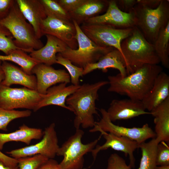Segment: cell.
I'll use <instances>...</instances> for the list:
<instances>
[{
	"label": "cell",
	"mask_w": 169,
	"mask_h": 169,
	"mask_svg": "<svg viewBox=\"0 0 169 169\" xmlns=\"http://www.w3.org/2000/svg\"><path fill=\"white\" fill-rule=\"evenodd\" d=\"M163 69L158 64H145L132 73L122 76L119 73L108 76L107 90L129 99L141 101L151 88Z\"/></svg>",
	"instance_id": "obj_1"
},
{
	"label": "cell",
	"mask_w": 169,
	"mask_h": 169,
	"mask_svg": "<svg viewBox=\"0 0 169 169\" xmlns=\"http://www.w3.org/2000/svg\"><path fill=\"white\" fill-rule=\"evenodd\" d=\"M108 81H100L94 83H84L67 98L66 104L74 112V125L76 129L93 128L95 121L94 115H98L95 105L99 90L108 84Z\"/></svg>",
	"instance_id": "obj_2"
},
{
	"label": "cell",
	"mask_w": 169,
	"mask_h": 169,
	"mask_svg": "<svg viewBox=\"0 0 169 169\" xmlns=\"http://www.w3.org/2000/svg\"><path fill=\"white\" fill-rule=\"evenodd\" d=\"M121 48L127 75L145 64H158L160 63L153 44L146 39L136 26L131 34L122 41Z\"/></svg>",
	"instance_id": "obj_3"
},
{
	"label": "cell",
	"mask_w": 169,
	"mask_h": 169,
	"mask_svg": "<svg viewBox=\"0 0 169 169\" xmlns=\"http://www.w3.org/2000/svg\"><path fill=\"white\" fill-rule=\"evenodd\" d=\"M0 24L11 33L16 46L26 53H30L44 46L37 37L32 26L23 15L16 0L8 15L0 20Z\"/></svg>",
	"instance_id": "obj_4"
},
{
	"label": "cell",
	"mask_w": 169,
	"mask_h": 169,
	"mask_svg": "<svg viewBox=\"0 0 169 169\" xmlns=\"http://www.w3.org/2000/svg\"><path fill=\"white\" fill-rule=\"evenodd\" d=\"M136 26L146 39L153 44L160 30L169 23V1L161 0L156 8H151L138 3L133 8Z\"/></svg>",
	"instance_id": "obj_5"
},
{
	"label": "cell",
	"mask_w": 169,
	"mask_h": 169,
	"mask_svg": "<svg viewBox=\"0 0 169 169\" xmlns=\"http://www.w3.org/2000/svg\"><path fill=\"white\" fill-rule=\"evenodd\" d=\"M72 21L76 29L75 38L77 42L78 48L75 49L68 47L64 52L59 54L74 65L84 69L88 64L97 61L114 48L97 45L84 33L75 21Z\"/></svg>",
	"instance_id": "obj_6"
},
{
	"label": "cell",
	"mask_w": 169,
	"mask_h": 169,
	"mask_svg": "<svg viewBox=\"0 0 169 169\" xmlns=\"http://www.w3.org/2000/svg\"><path fill=\"white\" fill-rule=\"evenodd\" d=\"M84 131L80 129L70 136L59 148L57 155L62 156L63 158L59 163L62 169H82L84 156L92 151L97 145L99 138L87 144L81 141Z\"/></svg>",
	"instance_id": "obj_7"
},
{
	"label": "cell",
	"mask_w": 169,
	"mask_h": 169,
	"mask_svg": "<svg viewBox=\"0 0 169 169\" xmlns=\"http://www.w3.org/2000/svg\"><path fill=\"white\" fill-rule=\"evenodd\" d=\"M43 95L25 87L13 88L0 85V107L11 110L18 108L34 111Z\"/></svg>",
	"instance_id": "obj_8"
},
{
	"label": "cell",
	"mask_w": 169,
	"mask_h": 169,
	"mask_svg": "<svg viewBox=\"0 0 169 169\" xmlns=\"http://www.w3.org/2000/svg\"><path fill=\"white\" fill-rule=\"evenodd\" d=\"M80 27L84 33L96 44L101 47H113L122 55L121 43L131 34L133 28L118 29L106 25L86 23Z\"/></svg>",
	"instance_id": "obj_9"
},
{
	"label": "cell",
	"mask_w": 169,
	"mask_h": 169,
	"mask_svg": "<svg viewBox=\"0 0 169 169\" xmlns=\"http://www.w3.org/2000/svg\"><path fill=\"white\" fill-rule=\"evenodd\" d=\"M100 111L101 118L99 121L95 122L94 127L89 131L90 132L103 131L118 136L129 138L135 141L139 145L148 139L156 137L154 131L147 123L139 127L120 126L114 124L111 121L106 110L101 108Z\"/></svg>",
	"instance_id": "obj_10"
},
{
	"label": "cell",
	"mask_w": 169,
	"mask_h": 169,
	"mask_svg": "<svg viewBox=\"0 0 169 169\" xmlns=\"http://www.w3.org/2000/svg\"><path fill=\"white\" fill-rule=\"evenodd\" d=\"M54 123L46 127L41 140L36 144L7 151L11 157L18 159L40 154L49 159H53L59 148Z\"/></svg>",
	"instance_id": "obj_11"
},
{
	"label": "cell",
	"mask_w": 169,
	"mask_h": 169,
	"mask_svg": "<svg viewBox=\"0 0 169 169\" xmlns=\"http://www.w3.org/2000/svg\"><path fill=\"white\" fill-rule=\"evenodd\" d=\"M83 23L101 24L110 26L118 29L133 28L136 26V19L133 9L129 13L120 10L115 0L109 1L106 12L104 14L95 16Z\"/></svg>",
	"instance_id": "obj_12"
},
{
	"label": "cell",
	"mask_w": 169,
	"mask_h": 169,
	"mask_svg": "<svg viewBox=\"0 0 169 169\" xmlns=\"http://www.w3.org/2000/svg\"><path fill=\"white\" fill-rule=\"evenodd\" d=\"M40 28L43 35L48 34L61 40L72 49H76L78 44L75 38V27L73 22L47 16L41 23Z\"/></svg>",
	"instance_id": "obj_13"
},
{
	"label": "cell",
	"mask_w": 169,
	"mask_h": 169,
	"mask_svg": "<svg viewBox=\"0 0 169 169\" xmlns=\"http://www.w3.org/2000/svg\"><path fill=\"white\" fill-rule=\"evenodd\" d=\"M99 132L105 139V141L102 145H97L91 151L94 159L92 164L100 151L111 148L115 151L122 152L126 156H128L130 160L129 165L131 168H134L136 159L134 152L138 148V144L135 141L126 137L118 136L103 131Z\"/></svg>",
	"instance_id": "obj_14"
},
{
	"label": "cell",
	"mask_w": 169,
	"mask_h": 169,
	"mask_svg": "<svg viewBox=\"0 0 169 169\" xmlns=\"http://www.w3.org/2000/svg\"><path fill=\"white\" fill-rule=\"evenodd\" d=\"M37 79L36 90L40 94L45 95L48 89L58 83L70 82L69 74L63 69H56L51 66L43 64L35 65L32 70Z\"/></svg>",
	"instance_id": "obj_15"
},
{
	"label": "cell",
	"mask_w": 169,
	"mask_h": 169,
	"mask_svg": "<svg viewBox=\"0 0 169 169\" xmlns=\"http://www.w3.org/2000/svg\"><path fill=\"white\" fill-rule=\"evenodd\" d=\"M106 111L110 119L112 122L151 114L150 112L146 111L141 101L129 98L113 100Z\"/></svg>",
	"instance_id": "obj_16"
},
{
	"label": "cell",
	"mask_w": 169,
	"mask_h": 169,
	"mask_svg": "<svg viewBox=\"0 0 169 169\" xmlns=\"http://www.w3.org/2000/svg\"><path fill=\"white\" fill-rule=\"evenodd\" d=\"M67 84L61 83L49 88L46 94L43 95L34 111L51 105L58 106L71 111L70 109L66 104V100L79 87L80 85H75L72 84L67 86Z\"/></svg>",
	"instance_id": "obj_17"
},
{
	"label": "cell",
	"mask_w": 169,
	"mask_h": 169,
	"mask_svg": "<svg viewBox=\"0 0 169 169\" xmlns=\"http://www.w3.org/2000/svg\"><path fill=\"white\" fill-rule=\"evenodd\" d=\"M169 97V76L163 71L156 78L149 92L141 101L150 112Z\"/></svg>",
	"instance_id": "obj_18"
},
{
	"label": "cell",
	"mask_w": 169,
	"mask_h": 169,
	"mask_svg": "<svg viewBox=\"0 0 169 169\" xmlns=\"http://www.w3.org/2000/svg\"><path fill=\"white\" fill-rule=\"evenodd\" d=\"M47 42L41 49L34 50L30 56L39 64L51 66L56 64V54L64 52L69 47L64 42L53 36L46 34Z\"/></svg>",
	"instance_id": "obj_19"
},
{
	"label": "cell",
	"mask_w": 169,
	"mask_h": 169,
	"mask_svg": "<svg viewBox=\"0 0 169 169\" xmlns=\"http://www.w3.org/2000/svg\"><path fill=\"white\" fill-rule=\"evenodd\" d=\"M126 67L123 55L118 50L114 48L96 62L88 64L84 69L83 75L96 69L106 72L108 69L113 68L118 70L122 76H125L127 75Z\"/></svg>",
	"instance_id": "obj_20"
},
{
	"label": "cell",
	"mask_w": 169,
	"mask_h": 169,
	"mask_svg": "<svg viewBox=\"0 0 169 169\" xmlns=\"http://www.w3.org/2000/svg\"><path fill=\"white\" fill-rule=\"evenodd\" d=\"M19 9L26 20L32 26L36 34L40 39L43 36L41 23L47 16L40 0H16Z\"/></svg>",
	"instance_id": "obj_21"
},
{
	"label": "cell",
	"mask_w": 169,
	"mask_h": 169,
	"mask_svg": "<svg viewBox=\"0 0 169 169\" xmlns=\"http://www.w3.org/2000/svg\"><path fill=\"white\" fill-rule=\"evenodd\" d=\"M2 66L5 78L1 84L8 87L13 84H19L36 90L37 79L35 75L27 74L21 68L8 61H2Z\"/></svg>",
	"instance_id": "obj_22"
},
{
	"label": "cell",
	"mask_w": 169,
	"mask_h": 169,
	"mask_svg": "<svg viewBox=\"0 0 169 169\" xmlns=\"http://www.w3.org/2000/svg\"><path fill=\"white\" fill-rule=\"evenodd\" d=\"M154 117L155 139L169 142V97L150 112Z\"/></svg>",
	"instance_id": "obj_23"
},
{
	"label": "cell",
	"mask_w": 169,
	"mask_h": 169,
	"mask_svg": "<svg viewBox=\"0 0 169 169\" xmlns=\"http://www.w3.org/2000/svg\"><path fill=\"white\" fill-rule=\"evenodd\" d=\"M109 1L85 0L74 11L69 13L71 20L75 21L79 25L89 18L103 11L108 5Z\"/></svg>",
	"instance_id": "obj_24"
},
{
	"label": "cell",
	"mask_w": 169,
	"mask_h": 169,
	"mask_svg": "<svg viewBox=\"0 0 169 169\" xmlns=\"http://www.w3.org/2000/svg\"><path fill=\"white\" fill-rule=\"evenodd\" d=\"M43 134L44 131L41 129L31 127L23 124L15 131L0 133V150L2 149L5 143L10 141H20L28 145L32 140L40 139Z\"/></svg>",
	"instance_id": "obj_25"
},
{
	"label": "cell",
	"mask_w": 169,
	"mask_h": 169,
	"mask_svg": "<svg viewBox=\"0 0 169 169\" xmlns=\"http://www.w3.org/2000/svg\"><path fill=\"white\" fill-rule=\"evenodd\" d=\"M158 143L155 138L148 142L139 145L138 148L141 151V157L137 169H157L156 154Z\"/></svg>",
	"instance_id": "obj_26"
},
{
	"label": "cell",
	"mask_w": 169,
	"mask_h": 169,
	"mask_svg": "<svg viewBox=\"0 0 169 169\" xmlns=\"http://www.w3.org/2000/svg\"><path fill=\"white\" fill-rule=\"evenodd\" d=\"M160 63L166 68H169V23L162 29L153 44Z\"/></svg>",
	"instance_id": "obj_27"
},
{
	"label": "cell",
	"mask_w": 169,
	"mask_h": 169,
	"mask_svg": "<svg viewBox=\"0 0 169 169\" xmlns=\"http://www.w3.org/2000/svg\"><path fill=\"white\" fill-rule=\"evenodd\" d=\"M0 60L11 61L19 65L28 74H32L33 68L39 63L27 53L19 49H15L8 55L0 54Z\"/></svg>",
	"instance_id": "obj_28"
},
{
	"label": "cell",
	"mask_w": 169,
	"mask_h": 169,
	"mask_svg": "<svg viewBox=\"0 0 169 169\" xmlns=\"http://www.w3.org/2000/svg\"><path fill=\"white\" fill-rule=\"evenodd\" d=\"M47 16L70 21L69 13L59 4L57 0H40Z\"/></svg>",
	"instance_id": "obj_29"
},
{
	"label": "cell",
	"mask_w": 169,
	"mask_h": 169,
	"mask_svg": "<svg viewBox=\"0 0 169 169\" xmlns=\"http://www.w3.org/2000/svg\"><path fill=\"white\" fill-rule=\"evenodd\" d=\"M31 113L29 110H9L0 107V130L7 131V126L11 121L18 118L29 117Z\"/></svg>",
	"instance_id": "obj_30"
},
{
	"label": "cell",
	"mask_w": 169,
	"mask_h": 169,
	"mask_svg": "<svg viewBox=\"0 0 169 169\" xmlns=\"http://www.w3.org/2000/svg\"><path fill=\"white\" fill-rule=\"evenodd\" d=\"M56 63L61 64L67 69L72 84L78 85L79 84V79L83 76L84 68L77 66L69 60L63 57L59 53L56 55Z\"/></svg>",
	"instance_id": "obj_31"
},
{
	"label": "cell",
	"mask_w": 169,
	"mask_h": 169,
	"mask_svg": "<svg viewBox=\"0 0 169 169\" xmlns=\"http://www.w3.org/2000/svg\"><path fill=\"white\" fill-rule=\"evenodd\" d=\"M19 49L14 42V38L9 31L0 24V51L8 55L13 50Z\"/></svg>",
	"instance_id": "obj_32"
},
{
	"label": "cell",
	"mask_w": 169,
	"mask_h": 169,
	"mask_svg": "<svg viewBox=\"0 0 169 169\" xmlns=\"http://www.w3.org/2000/svg\"><path fill=\"white\" fill-rule=\"evenodd\" d=\"M49 159L40 154L19 158L17 159L19 169H38Z\"/></svg>",
	"instance_id": "obj_33"
},
{
	"label": "cell",
	"mask_w": 169,
	"mask_h": 169,
	"mask_svg": "<svg viewBox=\"0 0 169 169\" xmlns=\"http://www.w3.org/2000/svg\"><path fill=\"white\" fill-rule=\"evenodd\" d=\"M156 162L157 166L169 165V142L162 141L158 144L156 149Z\"/></svg>",
	"instance_id": "obj_34"
},
{
	"label": "cell",
	"mask_w": 169,
	"mask_h": 169,
	"mask_svg": "<svg viewBox=\"0 0 169 169\" xmlns=\"http://www.w3.org/2000/svg\"><path fill=\"white\" fill-rule=\"evenodd\" d=\"M131 169L126 164L124 159L117 153L112 154L108 159L106 169Z\"/></svg>",
	"instance_id": "obj_35"
},
{
	"label": "cell",
	"mask_w": 169,
	"mask_h": 169,
	"mask_svg": "<svg viewBox=\"0 0 169 169\" xmlns=\"http://www.w3.org/2000/svg\"><path fill=\"white\" fill-rule=\"evenodd\" d=\"M85 0H58L59 4L68 13L77 8Z\"/></svg>",
	"instance_id": "obj_36"
},
{
	"label": "cell",
	"mask_w": 169,
	"mask_h": 169,
	"mask_svg": "<svg viewBox=\"0 0 169 169\" xmlns=\"http://www.w3.org/2000/svg\"><path fill=\"white\" fill-rule=\"evenodd\" d=\"M15 1L14 0H0V20L8 15Z\"/></svg>",
	"instance_id": "obj_37"
},
{
	"label": "cell",
	"mask_w": 169,
	"mask_h": 169,
	"mask_svg": "<svg viewBox=\"0 0 169 169\" xmlns=\"http://www.w3.org/2000/svg\"><path fill=\"white\" fill-rule=\"evenodd\" d=\"M115 1L119 9L126 13L131 11L137 3L136 0H118Z\"/></svg>",
	"instance_id": "obj_38"
},
{
	"label": "cell",
	"mask_w": 169,
	"mask_h": 169,
	"mask_svg": "<svg viewBox=\"0 0 169 169\" xmlns=\"http://www.w3.org/2000/svg\"><path fill=\"white\" fill-rule=\"evenodd\" d=\"M0 160L8 166L14 167L18 166L17 159L9 156L2 153L0 150Z\"/></svg>",
	"instance_id": "obj_39"
},
{
	"label": "cell",
	"mask_w": 169,
	"mask_h": 169,
	"mask_svg": "<svg viewBox=\"0 0 169 169\" xmlns=\"http://www.w3.org/2000/svg\"><path fill=\"white\" fill-rule=\"evenodd\" d=\"M38 169H62L59 163L53 159H49Z\"/></svg>",
	"instance_id": "obj_40"
},
{
	"label": "cell",
	"mask_w": 169,
	"mask_h": 169,
	"mask_svg": "<svg viewBox=\"0 0 169 169\" xmlns=\"http://www.w3.org/2000/svg\"><path fill=\"white\" fill-rule=\"evenodd\" d=\"M137 3L151 8H156L161 0H136Z\"/></svg>",
	"instance_id": "obj_41"
},
{
	"label": "cell",
	"mask_w": 169,
	"mask_h": 169,
	"mask_svg": "<svg viewBox=\"0 0 169 169\" xmlns=\"http://www.w3.org/2000/svg\"><path fill=\"white\" fill-rule=\"evenodd\" d=\"M0 169H19L18 166L14 167L8 166L0 160Z\"/></svg>",
	"instance_id": "obj_42"
},
{
	"label": "cell",
	"mask_w": 169,
	"mask_h": 169,
	"mask_svg": "<svg viewBox=\"0 0 169 169\" xmlns=\"http://www.w3.org/2000/svg\"><path fill=\"white\" fill-rule=\"evenodd\" d=\"M2 61L0 60V85L5 78L4 73L2 66Z\"/></svg>",
	"instance_id": "obj_43"
},
{
	"label": "cell",
	"mask_w": 169,
	"mask_h": 169,
	"mask_svg": "<svg viewBox=\"0 0 169 169\" xmlns=\"http://www.w3.org/2000/svg\"><path fill=\"white\" fill-rule=\"evenodd\" d=\"M157 169H169V165L157 166Z\"/></svg>",
	"instance_id": "obj_44"
}]
</instances>
